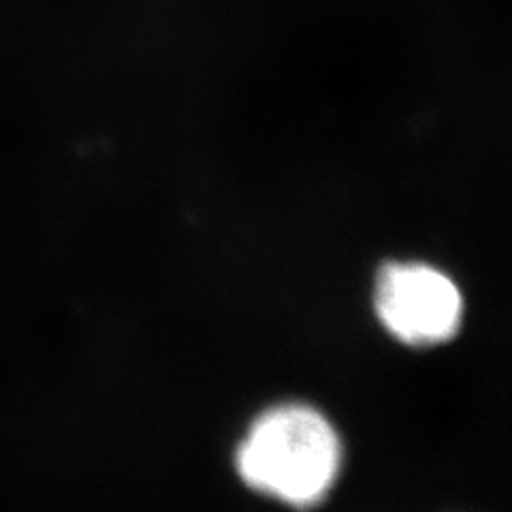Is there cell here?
Segmentation results:
<instances>
[{
    "mask_svg": "<svg viewBox=\"0 0 512 512\" xmlns=\"http://www.w3.org/2000/svg\"><path fill=\"white\" fill-rule=\"evenodd\" d=\"M235 468L252 491L293 508H312L340 476L342 440L325 414L306 404H280L248 427Z\"/></svg>",
    "mask_w": 512,
    "mask_h": 512,
    "instance_id": "1",
    "label": "cell"
},
{
    "mask_svg": "<svg viewBox=\"0 0 512 512\" xmlns=\"http://www.w3.org/2000/svg\"><path fill=\"white\" fill-rule=\"evenodd\" d=\"M376 316L395 340L436 346L461 329L463 297L457 284L425 263H389L374 286Z\"/></svg>",
    "mask_w": 512,
    "mask_h": 512,
    "instance_id": "2",
    "label": "cell"
}]
</instances>
